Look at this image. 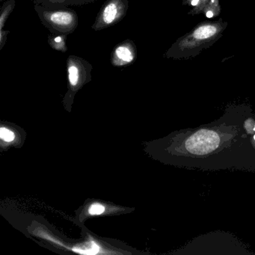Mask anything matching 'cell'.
<instances>
[{
    "mask_svg": "<svg viewBox=\"0 0 255 255\" xmlns=\"http://www.w3.org/2000/svg\"><path fill=\"white\" fill-rule=\"evenodd\" d=\"M230 137L214 129H201L186 138L180 148L184 153L203 156L217 150Z\"/></svg>",
    "mask_w": 255,
    "mask_h": 255,
    "instance_id": "1",
    "label": "cell"
},
{
    "mask_svg": "<svg viewBox=\"0 0 255 255\" xmlns=\"http://www.w3.org/2000/svg\"><path fill=\"white\" fill-rule=\"evenodd\" d=\"M49 21L56 27L60 29H72V26L75 25V17L74 14L69 11H56L49 16Z\"/></svg>",
    "mask_w": 255,
    "mask_h": 255,
    "instance_id": "2",
    "label": "cell"
},
{
    "mask_svg": "<svg viewBox=\"0 0 255 255\" xmlns=\"http://www.w3.org/2000/svg\"><path fill=\"white\" fill-rule=\"evenodd\" d=\"M101 246L98 244V242L95 241L94 239L90 238L89 241L83 243V245H77L72 248L71 250L76 253L81 254V255H98V254H107L103 252Z\"/></svg>",
    "mask_w": 255,
    "mask_h": 255,
    "instance_id": "3",
    "label": "cell"
},
{
    "mask_svg": "<svg viewBox=\"0 0 255 255\" xmlns=\"http://www.w3.org/2000/svg\"><path fill=\"white\" fill-rule=\"evenodd\" d=\"M218 32V29L216 26L213 25H204V26H199L194 31L193 38L196 40L208 39V38H212Z\"/></svg>",
    "mask_w": 255,
    "mask_h": 255,
    "instance_id": "4",
    "label": "cell"
},
{
    "mask_svg": "<svg viewBox=\"0 0 255 255\" xmlns=\"http://www.w3.org/2000/svg\"><path fill=\"white\" fill-rule=\"evenodd\" d=\"M119 5L116 2L108 4L103 11L102 20L105 24H111L119 15Z\"/></svg>",
    "mask_w": 255,
    "mask_h": 255,
    "instance_id": "5",
    "label": "cell"
},
{
    "mask_svg": "<svg viewBox=\"0 0 255 255\" xmlns=\"http://www.w3.org/2000/svg\"><path fill=\"white\" fill-rule=\"evenodd\" d=\"M115 54L119 60L122 61L125 64L129 63L133 60V54H132V51L129 47H126V46H121V47H118Z\"/></svg>",
    "mask_w": 255,
    "mask_h": 255,
    "instance_id": "6",
    "label": "cell"
},
{
    "mask_svg": "<svg viewBox=\"0 0 255 255\" xmlns=\"http://www.w3.org/2000/svg\"><path fill=\"white\" fill-rule=\"evenodd\" d=\"M68 79L71 86H76L80 80V70L77 65L71 64L68 67Z\"/></svg>",
    "mask_w": 255,
    "mask_h": 255,
    "instance_id": "7",
    "label": "cell"
},
{
    "mask_svg": "<svg viewBox=\"0 0 255 255\" xmlns=\"http://www.w3.org/2000/svg\"><path fill=\"white\" fill-rule=\"evenodd\" d=\"M105 210V206L103 205L101 203H92L88 208V214L90 216H99V215H102Z\"/></svg>",
    "mask_w": 255,
    "mask_h": 255,
    "instance_id": "8",
    "label": "cell"
},
{
    "mask_svg": "<svg viewBox=\"0 0 255 255\" xmlns=\"http://www.w3.org/2000/svg\"><path fill=\"white\" fill-rule=\"evenodd\" d=\"M0 138L5 142H11L15 138V134L8 128L2 127L0 129Z\"/></svg>",
    "mask_w": 255,
    "mask_h": 255,
    "instance_id": "9",
    "label": "cell"
},
{
    "mask_svg": "<svg viewBox=\"0 0 255 255\" xmlns=\"http://www.w3.org/2000/svg\"><path fill=\"white\" fill-rule=\"evenodd\" d=\"M198 2H199V0H192L191 4H192V6H196V5H198Z\"/></svg>",
    "mask_w": 255,
    "mask_h": 255,
    "instance_id": "10",
    "label": "cell"
},
{
    "mask_svg": "<svg viewBox=\"0 0 255 255\" xmlns=\"http://www.w3.org/2000/svg\"><path fill=\"white\" fill-rule=\"evenodd\" d=\"M206 16H207L208 18H211V17H213V13L212 12V11H207V12L206 13Z\"/></svg>",
    "mask_w": 255,
    "mask_h": 255,
    "instance_id": "11",
    "label": "cell"
},
{
    "mask_svg": "<svg viewBox=\"0 0 255 255\" xmlns=\"http://www.w3.org/2000/svg\"><path fill=\"white\" fill-rule=\"evenodd\" d=\"M61 41H62V38H61L60 37H57V38H56L54 39V41L56 43L61 42Z\"/></svg>",
    "mask_w": 255,
    "mask_h": 255,
    "instance_id": "12",
    "label": "cell"
},
{
    "mask_svg": "<svg viewBox=\"0 0 255 255\" xmlns=\"http://www.w3.org/2000/svg\"><path fill=\"white\" fill-rule=\"evenodd\" d=\"M254 130L255 131V128H254Z\"/></svg>",
    "mask_w": 255,
    "mask_h": 255,
    "instance_id": "13",
    "label": "cell"
},
{
    "mask_svg": "<svg viewBox=\"0 0 255 255\" xmlns=\"http://www.w3.org/2000/svg\"><path fill=\"white\" fill-rule=\"evenodd\" d=\"M254 138H255V137H254Z\"/></svg>",
    "mask_w": 255,
    "mask_h": 255,
    "instance_id": "14",
    "label": "cell"
}]
</instances>
